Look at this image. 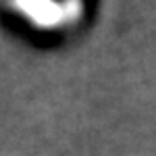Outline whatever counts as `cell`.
Returning a JSON list of instances; mask_svg holds the SVG:
<instances>
[]
</instances>
